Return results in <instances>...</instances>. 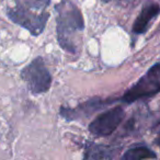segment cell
<instances>
[{
  "instance_id": "1",
  "label": "cell",
  "mask_w": 160,
  "mask_h": 160,
  "mask_svg": "<svg viewBox=\"0 0 160 160\" xmlns=\"http://www.w3.org/2000/svg\"><path fill=\"white\" fill-rule=\"evenodd\" d=\"M57 38L62 49L71 54L77 53L79 34L83 30V19L80 10L68 0H62L55 7Z\"/></svg>"
},
{
  "instance_id": "2",
  "label": "cell",
  "mask_w": 160,
  "mask_h": 160,
  "mask_svg": "<svg viewBox=\"0 0 160 160\" xmlns=\"http://www.w3.org/2000/svg\"><path fill=\"white\" fill-rule=\"evenodd\" d=\"M49 0H14V6L8 9V17L16 24L38 36L44 31L49 18L47 7Z\"/></svg>"
},
{
  "instance_id": "3",
  "label": "cell",
  "mask_w": 160,
  "mask_h": 160,
  "mask_svg": "<svg viewBox=\"0 0 160 160\" xmlns=\"http://www.w3.org/2000/svg\"><path fill=\"white\" fill-rule=\"evenodd\" d=\"M160 92V62L153 65L142 76L137 83L133 86L124 96L122 100L126 103H133L142 99H148Z\"/></svg>"
},
{
  "instance_id": "4",
  "label": "cell",
  "mask_w": 160,
  "mask_h": 160,
  "mask_svg": "<svg viewBox=\"0 0 160 160\" xmlns=\"http://www.w3.org/2000/svg\"><path fill=\"white\" fill-rule=\"evenodd\" d=\"M21 78L27 83L28 89L34 94L48 91L52 85V77L42 57H36L21 70Z\"/></svg>"
},
{
  "instance_id": "5",
  "label": "cell",
  "mask_w": 160,
  "mask_h": 160,
  "mask_svg": "<svg viewBox=\"0 0 160 160\" xmlns=\"http://www.w3.org/2000/svg\"><path fill=\"white\" fill-rule=\"evenodd\" d=\"M125 116L124 110L116 107L105 111L96 118L89 125V131L96 136H109L118 128Z\"/></svg>"
},
{
  "instance_id": "6",
  "label": "cell",
  "mask_w": 160,
  "mask_h": 160,
  "mask_svg": "<svg viewBox=\"0 0 160 160\" xmlns=\"http://www.w3.org/2000/svg\"><path fill=\"white\" fill-rule=\"evenodd\" d=\"M160 12V7L155 2H149L147 5H145V7L142 8V12L139 13V16L137 17L135 23L133 25V31L136 34H142L144 32H146L147 28H148L150 21L153 18L158 16V13Z\"/></svg>"
},
{
  "instance_id": "7",
  "label": "cell",
  "mask_w": 160,
  "mask_h": 160,
  "mask_svg": "<svg viewBox=\"0 0 160 160\" xmlns=\"http://www.w3.org/2000/svg\"><path fill=\"white\" fill-rule=\"evenodd\" d=\"M108 102H102L101 100H90L88 101V102L83 103L82 105H79L78 108H76V109H67V108H62V111H60V113H62V115L64 116V118H66L67 120H73V118H79L81 114H82V112H86L88 111V113H92V112L97 111L98 109H100L102 105L107 104Z\"/></svg>"
},
{
  "instance_id": "8",
  "label": "cell",
  "mask_w": 160,
  "mask_h": 160,
  "mask_svg": "<svg viewBox=\"0 0 160 160\" xmlns=\"http://www.w3.org/2000/svg\"><path fill=\"white\" fill-rule=\"evenodd\" d=\"M86 159H112L114 158V151L110 147L90 145L85 152Z\"/></svg>"
},
{
  "instance_id": "9",
  "label": "cell",
  "mask_w": 160,
  "mask_h": 160,
  "mask_svg": "<svg viewBox=\"0 0 160 160\" xmlns=\"http://www.w3.org/2000/svg\"><path fill=\"white\" fill-rule=\"evenodd\" d=\"M156 153L152 150L145 146H137L131 148L123 155L122 159L124 160H142V159H152L156 158Z\"/></svg>"
},
{
  "instance_id": "10",
  "label": "cell",
  "mask_w": 160,
  "mask_h": 160,
  "mask_svg": "<svg viewBox=\"0 0 160 160\" xmlns=\"http://www.w3.org/2000/svg\"><path fill=\"white\" fill-rule=\"evenodd\" d=\"M156 142H157V145L160 147V131H159V133H158V135H157V138H156Z\"/></svg>"
},
{
  "instance_id": "11",
  "label": "cell",
  "mask_w": 160,
  "mask_h": 160,
  "mask_svg": "<svg viewBox=\"0 0 160 160\" xmlns=\"http://www.w3.org/2000/svg\"><path fill=\"white\" fill-rule=\"evenodd\" d=\"M102 1H105V2H109V1H112V0H102Z\"/></svg>"
}]
</instances>
